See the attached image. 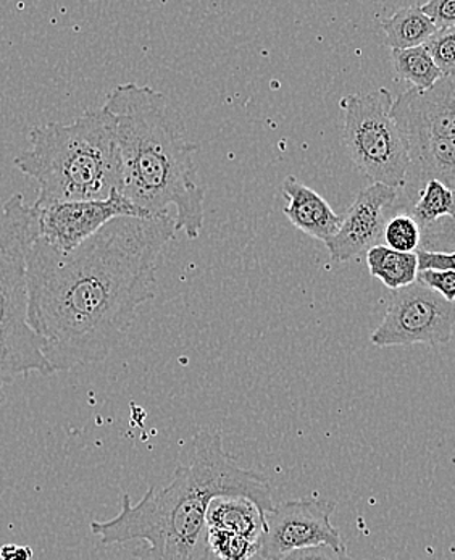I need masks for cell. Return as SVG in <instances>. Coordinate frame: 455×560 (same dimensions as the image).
I'll list each match as a JSON object with an SVG mask.
<instances>
[{
  "label": "cell",
  "mask_w": 455,
  "mask_h": 560,
  "mask_svg": "<svg viewBox=\"0 0 455 560\" xmlns=\"http://www.w3.org/2000/svg\"><path fill=\"white\" fill-rule=\"evenodd\" d=\"M175 217H121L71 253L36 240L28 254V320L54 372L105 361L158 293V264Z\"/></svg>",
  "instance_id": "1"
},
{
  "label": "cell",
  "mask_w": 455,
  "mask_h": 560,
  "mask_svg": "<svg viewBox=\"0 0 455 560\" xmlns=\"http://www.w3.org/2000/svg\"><path fill=\"white\" fill-rule=\"evenodd\" d=\"M220 495H244L264 514L275 508L270 483L226 453L219 431L200 430L189 441L188 465L179 464L166 487L149 488L138 504L124 493L120 514L93 522L91 532L102 545L144 541L141 560H206L207 511Z\"/></svg>",
  "instance_id": "2"
},
{
  "label": "cell",
  "mask_w": 455,
  "mask_h": 560,
  "mask_svg": "<svg viewBox=\"0 0 455 560\" xmlns=\"http://www.w3.org/2000/svg\"><path fill=\"white\" fill-rule=\"evenodd\" d=\"M104 107L117 121L121 195L151 219H168L173 207L176 231L197 240L206 220V188L195 164L199 145L188 138L178 108L154 88L136 83L114 88Z\"/></svg>",
  "instance_id": "3"
},
{
  "label": "cell",
  "mask_w": 455,
  "mask_h": 560,
  "mask_svg": "<svg viewBox=\"0 0 455 560\" xmlns=\"http://www.w3.org/2000/svg\"><path fill=\"white\" fill-rule=\"evenodd\" d=\"M30 142L32 148L16 155L13 164L39 185L34 209L121 192L117 121L107 108H91L71 124L33 128Z\"/></svg>",
  "instance_id": "4"
},
{
  "label": "cell",
  "mask_w": 455,
  "mask_h": 560,
  "mask_svg": "<svg viewBox=\"0 0 455 560\" xmlns=\"http://www.w3.org/2000/svg\"><path fill=\"white\" fill-rule=\"evenodd\" d=\"M36 240V209L22 195L12 196L0 207V407L3 388L19 376L56 373L28 320V254Z\"/></svg>",
  "instance_id": "5"
},
{
  "label": "cell",
  "mask_w": 455,
  "mask_h": 560,
  "mask_svg": "<svg viewBox=\"0 0 455 560\" xmlns=\"http://www.w3.org/2000/svg\"><path fill=\"white\" fill-rule=\"evenodd\" d=\"M393 104L386 88L342 97V145L370 182L402 191L410 159L406 139L390 117Z\"/></svg>",
  "instance_id": "6"
},
{
  "label": "cell",
  "mask_w": 455,
  "mask_h": 560,
  "mask_svg": "<svg viewBox=\"0 0 455 560\" xmlns=\"http://www.w3.org/2000/svg\"><path fill=\"white\" fill-rule=\"evenodd\" d=\"M454 327L455 302L416 281L393 291L385 318L370 341L376 348L446 345L453 339Z\"/></svg>",
  "instance_id": "7"
},
{
  "label": "cell",
  "mask_w": 455,
  "mask_h": 560,
  "mask_svg": "<svg viewBox=\"0 0 455 560\" xmlns=\"http://www.w3.org/2000/svg\"><path fill=\"white\" fill-rule=\"evenodd\" d=\"M336 502L325 499H295L281 502L265 514L264 536L259 556L265 560H281L288 555L315 546L346 549L339 529L331 524Z\"/></svg>",
  "instance_id": "8"
},
{
  "label": "cell",
  "mask_w": 455,
  "mask_h": 560,
  "mask_svg": "<svg viewBox=\"0 0 455 560\" xmlns=\"http://www.w3.org/2000/svg\"><path fill=\"white\" fill-rule=\"evenodd\" d=\"M37 240L60 253H71L105 225L121 217L152 220L120 191L107 199L54 203L36 209Z\"/></svg>",
  "instance_id": "9"
},
{
  "label": "cell",
  "mask_w": 455,
  "mask_h": 560,
  "mask_svg": "<svg viewBox=\"0 0 455 560\" xmlns=\"http://www.w3.org/2000/svg\"><path fill=\"white\" fill-rule=\"evenodd\" d=\"M399 189L385 185H372L362 189L346 215L338 233L326 241L325 246L332 262H348L366 256L373 247L382 246L385 226L394 215Z\"/></svg>",
  "instance_id": "10"
},
{
  "label": "cell",
  "mask_w": 455,
  "mask_h": 560,
  "mask_svg": "<svg viewBox=\"0 0 455 560\" xmlns=\"http://www.w3.org/2000/svg\"><path fill=\"white\" fill-rule=\"evenodd\" d=\"M390 117L406 142L455 139V77H444L427 91L410 88L394 101Z\"/></svg>",
  "instance_id": "11"
},
{
  "label": "cell",
  "mask_w": 455,
  "mask_h": 560,
  "mask_svg": "<svg viewBox=\"0 0 455 560\" xmlns=\"http://www.w3.org/2000/svg\"><path fill=\"white\" fill-rule=\"evenodd\" d=\"M406 144L410 165L400 195L407 196L409 206L430 182L443 183L455 192V139H417Z\"/></svg>",
  "instance_id": "12"
},
{
  "label": "cell",
  "mask_w": 455,
  "mask_h": 560,
  "mask_svg": "<svg viewBox=\"0 0 455 560\" xmlns=\"http://www.w3.org/2000/svg\"><path fill=\"white\" fill-rule=\"evenodd\" d=\"M281 189L287 199L284 215L295 229L324 244L338 233L342 217H339L317 191L294 176H288Z\"/></svg>",
  "instance_id": "13"
},
{
  "label": "cell",
  "mask_w": 455,
  "mask_h": 560,
  "mask_svg": "<svg viewBox=\"0 0 455 560\" xmlns=\"http://www.w3.org/2000/svg\"><path fill=\"white\" fill-rule=\"evenodd\" d=\"M207 527L236 533L260 545L267 522L264 512L250 499L244 495H220L210 502Z\"/></svg>",
  "instance_id": "14"
},
{
  "label": "cell",
  "mask_w": 455,
  "mask_h": 560,
  "mask_svg": "<svg viewBox=\"0 0 455 560\" xmlns=\"http://www.w3.org/2000/svg\"><path fill=\"white\" fill-rule=\"evenodd\" d=\"M385 44L390 50L413 49L424 46L438 32L434 23L424 15L422 7L412 5L394 12L389 19L382 20Z\"/></svg>",
  "instance_id": "15"
},
{
  "label": "cell",
  "mask_w": 455,
  "mask_h": 560,
  "mask_svg": "<svg viewBox=\"0 0 455 560\" xmlns=\"http://www.w3.org/2000/svg\"><path fill=\"white\" fill-rule=\"evenodd\" d=\"M366 267L370 275L378 278L390 291L402 290L416 283L419 277V257L417 253H397L388 246L373 247L366 253Z\"/></svg>",
  "instance_id": "16"
},
{
  "label": "cell",
  "mask_w": 455,
  "mask_h": 560,
  "mask_svg": "<svg viewBox=\"0 0 455 560\" xmlns=\"http://www.w3.org/2000/svg\"><path fill=\"white\" fill-rule=\"evenodd\" d=\"M390 60H393L396 80L412 84L413 90H430L441 78H444L424 46L390 50Z\"/></svg>",
  "instance_id": "17"
},
{
  "label": "cell",
  "mask_w": 455,
  "mask_h": 560,
  "mask_svg": "<svg viewBox=\"0 0 455 560\" xmlns=\"http://www.w3.org/2000/svg\"><path fill=\"white\" fill-rule=\"evenodd\" d=\"M406 213L424 229L436 220L455 215V192L443 183H427L416 200L406 207Z\"/></svg>",
  "instance_id": "18"
},
{
  "label": "cell",
  "mask_w": 455,
  "mask_h": 560,
  "mask_svg": "<svg viewBox=\"0 0 455 560\" xmlns=\"http://www.w3.org/2000/svg\"><path fill=\"white\" fill-rule=\"evenodd\" d=\"M422 243V226L409 213H394L385 226L383 244L397 253H417Z\"/></svg>",
  "instance_id": "19"
},
{
  "label": "cell",
  "mask_w": 455,
  "mask_h": 560,
  "mask_svg": "<svg viewBox=\"0 0 455 560\" xmlns=\"http://www.w3.org/2000/svg\"><path fill=\"white\" fill-rule=\"evenodd\" d=\"M210 552L222 560H249L259 555V542L225 529H209Z\"/></svg>",
  "instance_id": "20"
},
{
  "label": "cell",
  "mask_w": 455,
  "mask_h": 560,
  "mask_svg": "<svg viewBox=\"0 0 455 560\" xmlns=\"http://www.w3.org/2000/svg\"><path fill=\"white\" fill-rule=\"evenodd\" d=\"M419 250L427 253H455V215L444 217L422 229V243Z\"/></svg>",
  "instance_id": "21"
},
{
  "label": "cell",
  "mask_w": 455,
  "mask_h": 560,
  "mask_svg": "<svg viewBox=\"0 0 455 560\" xmlns=\"http://www.w3.org/2000/svg\"><path fill=\"white\" fill-rule=\"evenodd\" d=\"M443 77H455V28L438 30L424 44Z\"/></svg>",
  "instance_id": "22"
},
{
  "label": "cell",
  "mask_w": 455,
  "mask_h": 560,
  "mask_svg": "<svg viewBox=\"0 0 455 560\" xmlns=\"http://www.w3.org/2000/svg\"><path fill=\"white\" fill-rule=\"evenodd\" d=\"M417 281L436 291L446 301L455 302V270L419 271Z\"/></svg>",
  "instance_id": "23"
},
{
  "label": "cell",
  "mask_w": 455,
  "mask_h": 560,
  "mask_svg": "<svg viewBox=\"0 0 455 560\" xmlns=\"http://www.w3.org/2000/svg\"><path fill=\"white\" fill-rule=\"evenodd\" d=\"M420 7L438 30L455 28V0H431Z\"/></svg>",
  "instance_id": "24"
},
{
  "label": "cell",
  "mask_w": 455,
  "mask_h": 560,
  "mask_svg": "<svg viewBox=\"0 0 455 560\" xmlns=\"http://www.w3.org/2000/svg\"><path fill=\"white\" fill-rule=\"evenodd\" d=\"M281 560H352V558L348 555V549H336L332 546L322 545L291 552Z\"/></svg>",
  "instance_id": "25"
},
{
  "label": "cell",
  "mask_w": 455,
  "mask_h": 560,
  "mask_svg": "<svg viewBox=\"0 0 455 560\" xmlns=\"http://www.w3.org/2000/svg\"><path fill=\"white\" fill-rule=\"evenodd\" d=\"M417 257H419V271L455 270V253L440 254L417 250Z\"/></svg>",
  "instance_id": "26"
},
{
  "label": "cell",
  "mask_w": 455,
  "mask_h": 560,
  "mask_svg": "<svg viewBox=\"0 0 455 560\" xmlns=\"http://www.w3.org/2000/svg\"><path fill=\"white\" fill-rule=\"evenodd\" d=\"M0 558H2V560H30L32 559V549L7 545L0 549Z\"/></svg>",
  "instance_id": "27"
}]
</instances>
